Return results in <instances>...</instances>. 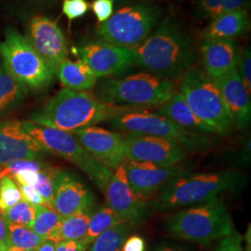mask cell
Returning <instances> with one entry per match:
<instances>
[{
  "label": "cell",
  "mask_w": 251,
  "mask_h": 251,
  "mask_svg": "<svg viewBox=\"0 0 251 251\" xmlns=\"http://www.w3.org/2000/svg\"><path fill=\"white\" fill-rule=\"evenodd\" d=\"M132 50L135 64L171 81L181 77L197 59L192 37L171 17L164 19L143 43Z\"/></svg>",
  "instance_id": "1"
},
{
  "label": "cell",
  "mask_w": 251,
  "mask_h": 251,
  "mask_svg": "<svg viewBox=\"0 0 251 251\" xmlns=\"http://www.w3.org/2000/svg\"><path fill=\"white\" fill-rule=\"evenodd\" d=\"M138 108L112 105L100 101L86 91L64 88L43 107L35 111L30 121L66 132L74 131L110 120L126 111Z\"/></svg>",
  "instance_id": "2"
},
{
  "label": "cell",
  "mask_w": 251,
  "mask_h": 251,
  "mask_svg": "<svg viewBox=\"0 0 251 251\" xmlns=\"http://www.w3.org/2000/svg\"><path fill=\"white\" fill-rule=\"evenodd\" d=\"M242 181L241 174L234 171L188 172L165 184L153 200L152 207L163 211L206 203L218 199L223 193L240 187Z\"/></svg>",
  "instance_id": "3"
},
{
  "label": "cell",
  "mask_w": 251,
  "mask_h": 251,
  "mask_svg": "<svg viewBox=\"0 0 251 251\" xmlns=\"http://www.w3.org/2000/svg\"><path fill=\"white\" fill-rule=\"evenodd\" d=\"M176 93L174 83L150 73L103 81L96 92L100 101L125 107L163 105Z\"/></svg>",
  "instance_id": "4"
},
{
  "label": "cell",
  "mask_w": 251,
  "mask_h": 251,
  "mask_svg": "<svg viewBox=\"0 0 251 251\" xmlns=\"http://www.w3.org/2000/svg\"><path fill=\"white\" fill-rule=\"evenodd\" d=\"M233 228L227 206L218 199L179 210L167 222L172 235L205 247L227 236Z\"/></svg>",
  "instance_id": "5"
},
{
  "label": "cell",
  "mask_w": 251,
  "mask_h": 251,
  "mask_svg": "<svg viewBox=\"0 0 251 251\" xmlns=\"http://www.w3.org/2000/svg\"><path fill=\"white\" fill-rule=\"evenodd\" d=\"M161 8L152 3H137L118 9L106 22L100 24L96 36L108 44L134 49L143 43L158 25Z\"/></svg>",
  "instance_id": "6"
},
{
  "label": "cell",
  "mask_w": 251,
  "mask_h": 251,
  "mask_svg": "<svg viewBox=\"0 0 251 251\" xmlns=\"http://www.w3.org/2000/svg\"><path fill=\"white\" fill-rule=\"evenodd\" d=\"M180 93L192 112L209 126L214 133L233 132V117L214 81L206 74L191 68L181 76Z\"/></svg>",
  "instance_id": "7"
},
{
  "label": "cell",
  "mask_w": 251,
  "mask_h": 251,
  "mask_svg": "<svg viewBox=\"0 0 251 251\" xmlns=\"http://www.w3.org/2000/svg\"><path fill=\"white\" fill-rule=\"evenodd\" d=\"M25 130L32 136L46 152H50L75 164L102 192L113 171L96 160L78 142L75 136L63 130L32 121L23 122Z\"/></svg>",
  "instance_id": "8"
},
{
  "label": "cell",
  "mask_w": 251,
  "mask_h": 251,
  "mask_svg": "<svg viewBox=\"0 0 251 251\" xmlns=\"http://www.w3.org/2000/svg\"><path fill=\"white\" fill-rule=\"evenodd\" d=\"M2 64L9 75L27 89L42 90L53 80L54 74L25 36L9 27L0 43Z\"/></svg>",
  "instance_id": "9"
},
{
  "label": "cell",
  "mask_w": 251,
  "mask_h": 251,
  "mask_svg": "<svg viewBox=\"0 0 251 251\" xmlns=\"http://www.w3.org/2000/svg\"><path fill=\"white\" fill-rule=\"evenodd\" d=\"M109 121L113 127L127 133L168 139L180 144L186 150H203L212 144L211 138L206 134L189 131L159 114L139 111V109L126 111Z\"/></svg>",
  "instance_id": "10"
},
{
  "label": "cell",
  "mask_w": 251,
  "mask_h": 251,
  "mask_svg": "<svg viewBox=\"0 0 251 251\" xmlns=\"http://www.w3.org/2000/svg\"><path fill=\"white\" fill-rule=\"evenodd\" d=\"M123 139L126 159L130 161L172 166L180 163L187 154L183 146L168 139L136 133H126Z\"/></svg>",
  "instance_id": "11"
},
{
  "label": "cell",
  "mask_w": 251,
  "mask_h": 251,
  "mask_svg": "<svg viewBox=\"0 0 251 251\" xmlns=\"http://www.w3.org/2000/svg\"><path fill=\"white\" fill-rule=\"evenodd\" d=\"M73 51L89 65L97 78L123 75L135 64L132 49L102 41L74 48Z\"/></svg>",
  "instance_id": "12"
},
{
  "label": "cell",
  "mask_w": 251,
  "mask_h": 251,
  "mask_svg": "<svg viewBox=\"0 0 251 251\" xmlns=\"http://www.w3.org/2000/svg\"><path fill=\"white\" fill-rule=\"evenodd\" d=\"M25 37L56 74L67 55L66 39L57 23L45 16H35L28 23Z\"/></svg>",
  "instance_id": "13"
},
{
  "label": "cell",
  "mask_w": 251,
  "mask_h": 251,
  "mask_svg": "<svg viewBox=\"0 0 251 251\" xmlns=\"http://www.w3.org/2000/svg\"><path fill=\"white\" fill-rule=\"evenodd\" d=\"M102 193L106 206L123 221L133 224L143 220L146 215V199L139 197L132 191L126 178L124 163L113 171Z\"/></svg>",
  "instance_id": "14"
},
{
  "label": "cell",
  "mask_w": 251,
  "mask_h": 251,
  "mask_svg": "<svg viewBox=\"0 0 251 251\" xmlns=\"http://www.w3.org/2000/svg\"><path fill=\"white\" fill-rule=\"evenodd\" d=\"M126 174L132 191L141 198L150 197L161 189L171 179L188 173V166L176 164L172 166H158L150 162L124 161Z\"/></svg>",
  "instance_id": "15"
},
{
  "label": "cell",
  "mask_w": 251,
  "mask_h": 251,
  "mask_svg": "<svg viewBox=\"0 0 251 251\" xmlns=\"http://www.w3.org/2000/svg\"><path fill=\"white\" fill-rule=\"evenodd\" d=\"M73 134L96 160L111 171H115L125 161L122 135L93 126L77 129Z\"/></svg>",
  "instance_id": "16"
},
{
  "label": "cell",
  "mask_w": 251,
  "mask_h": 251,
  "mask_svg": "<svg viewBox=\"0 0 251 251\" xmlns=\"http://www.w3.org/2000/svg\"><path fill=\"white\" fill-rule=\"evenodd\" d=\"M94 200L92 192L74 173L56 171L52 208L59 215L64 218L90 209Z\"/></svg>",
  "instance_id": "17"
},
{
  "label": "cell",
  "mask_w": 251,
  "mask_h": 251,
  "mask_svg": "<svg viewBox=\"0 0 251 251\" xmlns=\"http://www.w3.org/2000/svg\"><path fill=\"white\" fill-rule=\"evenodd\" d=\"M46 151L27 133L23 122L0 123V171L16 160H37Z\"/></svg>",
  "instance_id": "18"
},
{
  "label": "cell",
  "mask_w": 251,
  "mask_h": 251,
  "mask_svg": "<svg viewBox=\"0 0 251 251\" xmlns=\"http://www.w3.org/2000/svg\"><path fill=\"white\" fill-rule=\"evenodd\" d=\"M214 81L239 130L246 129L251 119V94L246 90L236 68Z\"/></svg>",
  "instance_id": "19"
},
{
  "label": "cell",
  "mask_w": 251,
  "mask_h": 251,
  "mask_svg": "<svg viewBox=\"0 0 251 251\" xmlns=\"http://www.w3.org/2000/svg\"><path fill=\"white\" fill-rule=\"evenodd\" d=\"M206 75L217 79L236 68L240 50L233 39H203L200 46Z\"/></svg>",
  "instance_id": "20"
},
{
  "label": "cell",
  "mask_w": 251,
  "mask_h": 251,
  "mask_svg": "<svg viewBox=\"0 0 251 251\" xmlns=\"http://www.w3.org/2000/svg\"><path fill=\"white\" fill-rule=\"evenodd\" d=\"M251 26L247 9H236L211 20L202 33L203 39H233L245 34Z\"/></svg>",
  "instance_id": "21"
},
{
  "label": "cell",
  "mask_w": 251,
  "mask_h": 251,
  "mask_svg": "<svg viewBox=\"0 0 251 251\" xmlns=\"http://www.w3.org/2000/svg\"><path fill=\"white\" fill-rule=\"evenodd\" d=\"M158 114L189 131L202 134L214 133L209 126L206 125L192 112L180 92H176L171 99L165 102L158 109Z\"/></svg>",
  "instance_id": "22"
},
{
  "label": "cell",
  "mask_w": 251,
  "mask_h": 251,
  "mask_svg": "<svg viewBox=\"0 0 251 251\" xmlns=\"http://www.w3.org/2000/svg\"><path fill=\"white\" fill-rule=\"evenodd\" d=\"M56 74L64 88L75 91L91 90L97 82L94 73L80 59L75 62L65 59L60 64Z\"/></svg>",
  "instance_id": "23"
},
{
  "label": "cell",
  "mask_w": 251,
  "mask_h": 251,
  "mask_svg": "<svg viewBox=\"0 0 251 251\" xmlns=\"http://www.w3.org/2000/svg\"><path fill=\"white\" fill-rule=\"evenodd\" d=\"M27 88L19 83L0 63V117L18 107L25 98Z\"/></svg>",
  "instance_id": "24"
},
{
  "label": "cell",
  "mask_w": 251,
  "mask_h": 251,
  "mask_svg": "<svg viewBox=\"0 0 251 251\" xmlns=\"http://www.w3.org/2000/svg\"><path fill=\"white\" fill-rule=\"evenodd\" d=\"M90 209L62 218L57 232V243L82 240L88 230L91 216Z\"/></svg>",
  "instance_id": "25"
},
{
  "label": "cell",
  "mask_w": 251,
  "mask_h": 251,
  "mask_svg": "<svg viewBox=\"0 0 251 251\" xmlns=\"http://www.w3.org/2000/svg\"><path fill=\"white\" fill-rule=\"evenodd\" d=\"M125 221L109 206H100L94 212H91L88 230L82 241L89 247L101 233Z\"/></svg>",
  "instance_id": "26"
},
{
  "label": "cell",
  "mask_w": 251,
  "mask_h": 251,
  "mask_svg": "<svg viewBox=\"0 0 251 251\" xmlns=\"http://www.w3.org/2000/svg\"><path fill=\"white\" fill-rule=\"evenodd\" d=\"M131 224L123 222L101 233L93 242L89 251H120L131 231Z\"/></svg>",
  "instance_id": "27"
},
{
  "label": "cell",
  "mask_w": 251,
  "mask_h": 251,
  "mask_svg": "<svg viewBox=\"0 0 251 251\" xmlns=\"http://www.w3.org/2000/svg\"><path fill=\"white\" fill-rule=\"evenodd\" d=\"M62 218L49 206H36V217L31 229L44 240L57 243V232Z\"/></svg>",
  "instance_id": "28"
},
{
  "label": "cell",
  "mask_w": 251,
  "mask_h": 251,
  "mask_svg": "<svg viewBox=\"0 0 251 251\" xmlns=\"http://www.w3.org/2000/svg\"><path fill=\"white\" fill-rule=\"evenodd\" d=\"M250 0H198L197 13L201 19L213 20L236 9H247Z\"/></svg>",
  "instance_id": "29"
},
{
  "label": "cell",
  "mask_w": 251,
  "mask_h": 251,
  "mask_svg": "<svg viewBox=\"0 0 251 251\" xmlns=\"http://www.w3.org/2000/svg\"><path fill=\"white\" fill-rule=\"evenodd\" d=\"M7 225L11 246L16 247L22 251H35L44 240L31 228L13 224H7Z\"/></svg>",
  "instance_id": "30"
},
{
  "label": "cell",
  "mask_w": 251,
  "mask_h": 251,
  "mask_svg": "<svg viewBox=\"0 0 251 251\" xmlns=\"http://www.w3.org/2000/svg\"><path fill=\"white\" fill-rule=\"evenodd\" d=\"M0 213L6 224H13L31 228L36 217V206H32L22 199L16 205Z\"/></svg>",
  "instance_id": "31"
},
{
  "label": "cell",
  "mask_w": 251,
  "mask_h": 251,
  "mask_svg": "<svg viewBox=\"0 0 251 251\" xmlns=\"http://www.w3.org/2000/svg\"><path fill=\"white\" fill-rule=\"evenodd\" d=\"M56 170L44 167L37 172V180L34 186L45 201L46 206L52 208L54 198V179ZM53 209V208H52Z\"/></svg>",
  "instance_id": "32"
},
{
  "label": "cell",
  "mask_w": 251,
  "mask_h": 251,
  "mask_svg": "<svg viewBox=\"0 0 251 251\" xmlns=\"http://www.w3.org/2000/svg\"><path fill=\"white\" fill-rule=\"evenodd\" d=\"M22 199L18 184L8 176L2 177L0 179V212L6 211Z\"/></svg>",
  "instance_id": "33"
},
{
  "label": "cell",
  "mask_w": 251,
  "mask_h": 251,
  "mask_svg": "<svg viewBox=\"0 0 251 251\" xmlns=\"http://www.w3.org/2000/svg\"><path fill=\"white\" fill-rule=\"evenodd\" d=\"M89 9L90 5L87 0H63V14L69 22L83 17Z\"/></svg>",
  "instance_id": "34"
},
{
  "label": "cell",
  "mask_w": 251,
  "mask_h": 251,
  "mask_svg": "<svg viewBox=\"0 0 251 251\" xmlns=\"http://www.w3.org/2000/svg\"><path fill=\"white\" fill-rule=\"evenodd\" d=\"M236 70L242 80L243 84L251 94V49H247L242 54L236 66Z\"/></svg>",
  "instance_id": "35"
},
{
  "label": "cell",
  "mask_w": 251,
  "mask_h": 251,
  "mask_svg": "<svg viewBox=\"0 0 251 251\" xmlns=\"http://www.w3.org/2000/svg\"><path fill=\"white\" fill-rule=\"evenodd\" d=\"M214 251H243L242 235L233 228L231 233L221 239Z\"/></svg>",
  "instance_id": "36"
},
{
  "label": "cell",
  "mask_w": 251,
  "mask_h": 251,
  "mask_svg": "<svg viewBox=\"0 0 251 251\" xmlns=\"http://www.w3.org/2000/svg\"><path fill=\"white\" fill-rule=\"evenodd\" d=\"M114 2L112 0H93L91 9L100 24L106 22L114 13Z\"/></svg>",
  "instance_id": "37"
},
{
  "label": "cell",
  "mask_w": 251,
  "mask_h": 251,
  "mask_svg": "<svg viewBox=\"0 0 251 251\" xmlns=\"http://www.w3.org/2000/svg\"><path fill=\"white\" fill-rule=\"evenodd\" d=\"M19 189L22 194V198L32 206H46L45 201L34 186L18 184Z\"/></svg>",
  "instance_id": "38"
},
{
  "label": "cell",
  "mask_w": 251,
  "mask_h": 251,
  "mask_svg": "<svg viewBox=\"0 0 251 251\" xmlns=\"http://www.w3.org/2000/svg\"><path fill=\"white\" fill-rule=\"evenodd\" d=\"M146 244L145 240L140 235L127 236L125 242L123 243L120 251H145Z\"/></svg>",
  "instance_id": "39"
},
{
  "label": "cell",
  "mask_w": 251,
  "mask_h": 251,
  "mask_svg": "<svg viewBox=\"0 0 251 251\" xmlns=\"http://www.w3.org/2000/svg\"><path fill=\"white\" fill-rule=\"evenodd\" d=\"M88 246L83 242L79 241H61L56 243L55 251H86Z\"/></svg>",
  "instance_id": "40"
},
{
  "label": "cell",
  "mask_w": 251,
  "mask_h": 251,
  "mask_svg": "<svg viewBox=\"0 0 251 251\" xmlns=\"http://www.w3.org/2000/svg\"><path fill=\"white\" fill-rule=\"evenodd\" d=\"M11 247L9 229L2 214L0 213V251H7Z\"/></svg>",
  "instance_id": "41"
},
{
  "label": "cell",
  "mask_w": 251,
  "mask_h": 251,
  "mask_svg": "<svg viewBox=\"0 0 251 251\" xmlns=\"http://www.w3.org/2000/svg\"><path fill=\"white\" fill-rule=\"evenodd\" d=\"M55 247H56V243L52 240L45 239L36 248L35 251H55Z\"/></svg>",
  "instance_id": "42"
},
{
  "label": "cell",
  "mask_w": 251,
  "mask_h": 251,
  "mask_svg": "<svg viewBox=\"0 0 251 251\" xmlns=\"http://www.w3.org/2000/svg\"><path fill=\"white\" fill-rule=\"evenodd\" d=\"M152 251H184L181 249L172 247V246H168V245H162L157 248H155Z\"/></svg>",
  "instance_id": "43"
},
{
  "label": "cell",
  "mask_w": 251,
  "mask_h": 251,
  "mask_svg": "<svg viewBox=\"0 0 251 251\" xmlns=\"http://www.w3.org/2000/svg\"><path fill=\"white\" fill-rule=\"evenodd\" d=\"M114 2V4H126V3H133V2H142L144 3L146 0H112Z\"/></svg>",
  "instance_id": "44"
},
{
  "label": "cell",
  "mask_w": 251,
  "mask_h": 251,
  "mask_svg": "<svg viewBox=\"0 0 251 251\" xmlns=\"http://www.w3.org/2000/svg\"><path fill=\"white\" fill-rule=\"evenodd\" d=\"M246 241H247V250L249 249L248 251H251V225H249V230L246 233Z\"/></svg>",
  "instance_id": "45"
},
{
  "label": "cell",
  "mask_w": 251,
  "mask_h": 251,
  "mask_svg": "<svg viewBox=\"0 0 251 251\" xmlns=\"http://www.w3.org/2000/svg\"><path fill=\"white\" fill-rule=\"evenodd\" d=\"M7 251H22V250H20L18 248H16V247H13V246H11L10 248H9V250Z\"/></svg>",
  "instance_id": "46"
},
{
  "label": "cell",
  "mask_w": 251,
  "mask_h": 251,
  "mask_svg": "<svg viewBox=\"0 0 251 251\" xmlns=\"http://www.w3.org/2000/svg\"><path fill=\"white\" fill-rule=\"evenodd\" d=\"M36 1H38V2H43V3H45V2H50V1H53V0H36Z\"/></svg>",
  "instance_id": "47"
}]
</instances>
